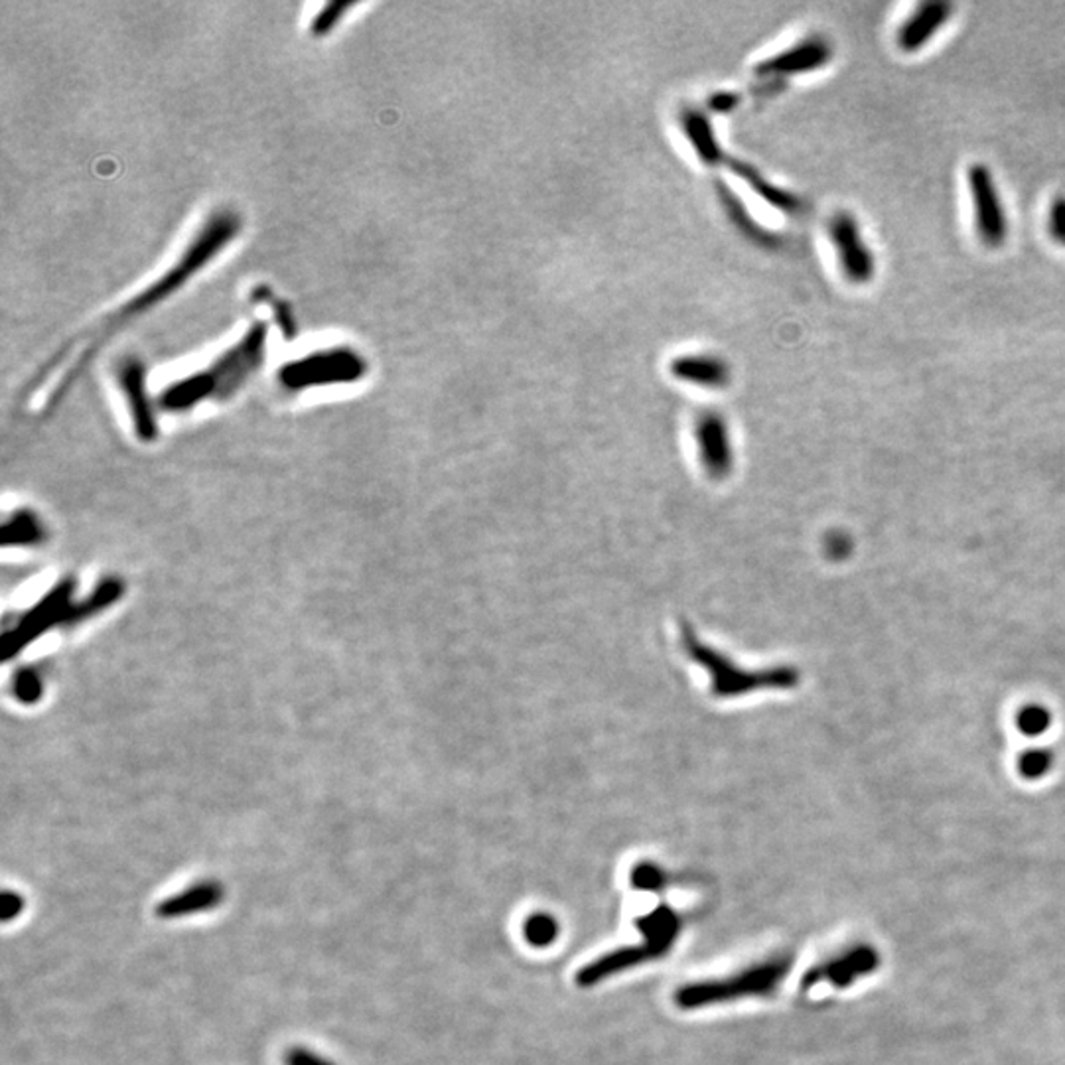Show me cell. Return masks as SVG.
Here are the masks:
<instances>
[{
  "mask_svg": "<svg viewBox=\"0 0 1065 1065\" xmlns=\"http://www.w3.org/2000/svg\"><path fill=\"white\" fill-rule=\"evenodd\" d=\"M22 907H24L22 896H18L14 892H4V900H2V917H4V922L17 917Z\"/></svg>",
  "mask_w": 1065,
  "mask_h": 1065,
  "instance_id": "19",
  "label": "cell"
},
{
  "mask_svg": "<svg viewBox=\"0 0 1065 1065\" xmlns=\"http://www.w3.org/2000/svg\"><path fill=\"white\" fill-rule=\"evenodd\" d=\"M739 103V98L734 93H716L711 101H709V107H713L714 111L719 113H726L734 109V106Z\"/></svg>",
  "mask_w": 1065,
  "mask_h": 1065,
  "instance_id": "20",
  "label": "cell"
},
{
  "mask_svg": "<svg viewBox=\"0 0 1065 1065\" xmlns=\"http://www.w3.org/2000/svg\"><path fill=\"white\" fill-rule=\"evenodd\" d=\"M833 56H835L833 46L825 36H807L782 52L770 56L764 62H760V66H756V76H760L762 80H787L793 76L823 70L833 60Z\"/></svg>",
  "mask_w": 1065,
  "mask_h": 1065,
  "instance_id": "5",
  "label": "cell"
},
{
  "mask_svg": "<svg viewBox=\"0 0 1065 1065\" xmlns=\"http://www.w3.org/2000/svg\"><path fill=\"white\" fill-rule=\"evenodd\" d=\"M732 168H734V172H739L740 177L748 182L750 188H752L764 202L770 203L775 210L790 213V215L803 212V202L800 195L785 192L782 188H777V185L772 184V182H767L766 178L760 177V172H756L754 168L746 167V164H732Z\"/></svg>",
  "mask_w": 1065,
  "mask_h": 1065,
  "instance_id": "11",
  "label": "cell"
},
{
  "mask_svg": "<svg viewBox=\"0 0 1065 1065\" xmlns=\"http://www.w3.org/2000/svg\"><path fill=\"white\" fill-rule=\"evenodd\" d=\"M726 190H729V188H722L721 185L722 202H724V205H729V212L732 213V218L739 223L740 228L746 231L750 238L757 239L760 243H774L775 239L772 238L766 230H762L760 225H756L754 220L750 218L748 212H746V208H742L739 200H736L731 192H726Z\"/></svg>",
  "mask_w": 1065,
  "mask_h": 1065,
  "instance_id": "13",
  "label": "cell"
},
{
  "mask_svg": "<svg viewBox=\"0 0 1065 1065\" xmlns=\"http://www.w3.org/2000/svg\"><path fill=\"white\" fill-rule=\"evenodd\" d=\"M953 4L934 0L920 4L910 17L900 24L896 42L902 52H920L930 40L951 20Z\"/></svg>",
  "mask_w": 1065,
  "mask_h": 1065,
  "instance_id": "6",
  "label": "cell"
},
{
  "mask_svg": "<svg viewBox=\"0 0 1065 1065\" xmlns=\"http://www.w3.org/2000/svg\"><path fill=\"white\" fill-rule=\"evenodd\" d=\"M284 1062H287V1065H334L307 1048H292L284 1057Z\"/></svg>",
  "mask_w": 1065,
  "mask_h": 1065,
  "instance_id": "18",
  "label": "cell"
},
{
  "mask_svg": "<svg viewBox=\"0 0 1065 1065\" xmlns=\"http://www.w3.org/2000/svg\"><path fill=\"white\" fill-rule=\"evenodd\" d=\"M630 882H632L634 888L645 890V892H660L667 886V874H665V871H661L657 864L642 863L637 864L630 874Z\"/></svg>",
  "mask_w": 1065,
  "mask_h": 1065,
  "instance_id": "14",
  "label": "cell"
},
{
  "mask_svg": "<svg viewBox=\"0 0 1065 1065\" xmlns=\"http://www.w3.org/2000/svg\"><path fill=\"white\" fill-rule=\"evenodd\" d=\"M1049 764H1052V756L1048 752L1044 750H1032V752H1026L1022 754L1021 757V772L1028 777H1038V775H1044L1048 772Z\"/></svg>",
  "mask_w": 1065,
  "mask_h": 1065,
  "instance_id": "17",
  "label": "cell"
},
{
  "mask_svg": "<svg viewBox=\"0 0 1065 1065\" xmlns=\"http://www.w3.org/2000/svg\"><path fill=\"white\" fill-rule=\"evenodd\" d=\"M1048 726L1049 713L1042 706H1028V709H1022V713L1018 714V729L1028 736L1044 734L1048 731Z\"/></svg>",
  "mask_w": 1065,
  "mask_h": 1065,
  "instance_id": "15",
  "label": "cell"
},
{
  "mask_svg": "<svg viewBox=\"0 0 1065 1065\" xmlns=\"http://www.w3.org/2000/svg\"><path fill=\"white\" fill-rule=\"evenodd\" d=\"M635 925L642 934V942L637 945H627L622 950L610 951L599 959L591 961L586 967H582L576 973V985L591 988L612 975L624 973L627 968L661 959L670 953L681 935V917L670 906L655 907L650 914L640 917Z\"/></svg>",
  "mask_w": 1065,
  "mask_h": 1065,
  "instance_id": "1",
  "label": "cell"
},
{
  "mask_svg": "<svg viewBox=\"0 0 1065 1065\" xmlns=\"http://www.w3.org/2000/svg\"><path fill=\"white\" fill-rule=\"evenodd\" d=\"M1049 238L1065 247V195H1056L1049 203Z\"/></svg>",
  "mask_w": 1065,
  "mask_h": 1065,
  "instance_id": "16",
  "label": "cell"
},
{
  "mask_svg": "<svg viewBox=\"0 0 1065 1065\" xmlns=\"http://www.w3.org/2000/svg\"><path fill=\"white\" fill-rule=\"evenodd\" d=\"M828 239L835 247L836 261L846 281L858 287L872 282L876 277V257L853 213L838 212L831 218Z\"/></svg>",
  "mask_w": 1065,
  "mask_h": 1065,
  "instance_id": "4",
  "label": "cell"
},
{
  "mask_svg": "<svg viewBox=\"0 0 1065 1065\" xmlns=\"http://www.w3.org/2000/svg\"><path fill=\"white\" fill-rule=\"evenodd\" d=\"M967 174L978 239L986 247L998 249L1008 239V218L995 177L985 164H973Z\"/></svg>",
  "mask_w": 1065,
  "mask_h": 1065,
  "instance_id": "3",
  "label": "cell"
},
{
  "mask_svg": "<svg viewBox=\"0 0 1065 1065\" xmlns=\"http://www.w3.org/2000/svg\"><path fill=\"white\" fill-rule=\"evenodd\" d=\"M523 935L533 947H539L543 950L546 945L555 942L556 935H559V922L551 914H545V912H539V914H533L529 917L525 925H523Z\"/></svg>",
  "mask_w": 1065,
  "mask_h": 1065,
  "instance_id": "12",
  "label": "cell"
},
{
  "mask_svg": "<svg viewBox=\"0 0 1065 1065\" xmlns=\"http://www.w3.org/2000/svg\"><path fill=\"white\" fill-rule=\"evenodd\" d=\"M792 961L774 957L739 971L729 977L709 978L689 983L675 991L673 1001L681 1011H699L705 1006L736 1003L752 996H770L784 981Z\"/></svg>",
  "mask_w": 1065,
  "mask_h": 1065,
  "instance_id": "2",
  "label": "cell"
},
{
  "mask_svg": "<svg viewBox=\"0 0 1065 1065\" xmlns=\"http://www.w3.org/2000/svg\"><path fill=\"white\" fill-rule=\"evenodd\" d=\"M696 441L711 472H724L732 462L731 434L719 413H705L696 421Z\"/></svg>",
  "mask_w": 1065,
  "mask_h": 1065,
  "instance_id": "9",
  "label": "cell"
},
{
  "mask_svg": "<svg viewBox=\"0 0 1065 1065\" xmlns=\"http://www.w3.org/2000/svg\"><path fill=\"white\" fill-rule=\"evenodd\" d=\"M221 900H223V886L220 882H195L194 886L182 890L180 894L162 900L154 912L162 920H177V917L192 916V914L213 910L220 906Z\"/></svg>",
  "mask_w": 1065,
  "mask_h": 1065,
  "instance_id": "8",
  "label": "cell"
},
{
  "mask_svg": "<svg viewBox=\"0 0 1065 1065\" xmlns=\"http://www.w3.org/2000/svg\"><path fill=\"white\" fill-rule=\"evenodd\" d=\"M681 129L685 132L691 147L695 149L699 159L703 160L709 167H716L724 160L719 139L714 134L713 123L709 121L703 109H693L689 107L681 113Z\"/></svg>",
  "mask_w": 1065,
  "mask_h": 1065,
  "instance_id": "10",
  "label": "cell"
},
{
  "mask_svg": "<svg viewBox=\"0 0 1065 1065\" xmlns=\"http://www.w3.org/2000/svg\"><path fill=\"white\" fill-rule=\"evenodd\" d=\"M671 373L696 388L722 389L731 381V368L713 353H685L671 361Z\"/></svg>",
  "mask_w": 1065,
  "mask_h": 1065,
  "instance_id": "7",
  "label": "cell"
}]
</instances>
